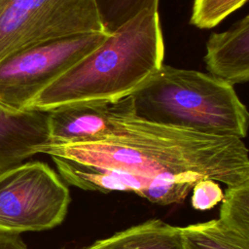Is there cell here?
Returning a JSON list of instances; mask_svg holds the SVG:
<instances>
[{"label": "cell", "mask_w": 249, "mask_h": 249, "mask_svg": "<svg viewBox=\"0 0 249 249\" xmlns=\"http://www.w3.org/2000/svg\"><path fill=\"white\" fill-rule=\"evenodd\" d=\"M185 249H249V233L213 219L181 227Z\"/></svg>", "instance_id": "obj_12"}, {"label": "cell", "mask_w": 249, "mask_h": 249, "mask_svg": "<svg viewBox=\"0 0 249 249\" xmlns=\"http://www.w3.org/2000/svg\"><path fill=\"white\" fill-rule=\"evenodd\" d=\"M40 154L152 178L211 179L227 188L249 184V153L241 138L147 121L136 115L130 94L113 100L111 131L103 140L47 144Z\"/></svg>", "instance_id": "obj_1"}, {"label": "cell", "mask_w": 249, "mask_h": 249, "mask_svg": "<svg viewBox=\"0 0 249 249\" xmlns=\"http://www.w3.org/2000/svg\"><path fill=\"white\" fill-rule=\"evenodd\" d=\"M105 30L108 33L146 10L159 11V0H95Z\"/></svg>", "instance_id": "obj_13"}, {"label": "cell", "mask_w": 249, "mask_h": 249, "mask_svg": "<svg viewBox=\"0 0 249 249\" xmlns=\"http://www.w3.org/2000/svg\"><path fill=\"white\" fill-rule=\"evenodd\" d=\"M108 33L95 0H0V62L56 39Z\"/></svg>", "instance_id": "obj_4"}, {"label": "cell", "mask_w": 249, "mask_h": 249, "mask_svg": "<svg viewBox=\"0 0 249 249\" xmlns=\"http://www.w3.org/2000/svg\"><path fill=\"white\" fill-rule=\"evenodd\" d=\"M0 249H28L19 234L0 231Z\"/></svg>", "instance_id": "obj_17"}, {"label": "cell", "mask_w": 249, "mask_h": 249, "mask_svg": "<svg viewBox=\"0 0 249 249\" xmlns=\"http://www.w3.org/2000/svg\"><path fill=\"white\" fill-rule=\"evenodd\" d=\"M58 175L65 182L85 191L132 192L152 203L165 201L168 181L144 175L79 165L58 158H52Z\"/></svg>", "instance_id": "obj_7"}, {"label": "cell", "mask_w": 249, "mask_h": 249, "mask_svg": "<svg viewBox=\"0 0 249 249\" xmlns=\"http://www.w3.org/2000/svg\"><path fill=\"white\" fill-rule=\"evenodd\" d=\"M163 58L159 11H143L45 88L26 110L48 112L72 103L123 98L148 81Z\"/></svg>", "instance_id": "obj_2"}, {"label": "cell", "mask_w": 249, "mask_h": 249, "mask_svg": "<svg viewBox=\"0 0 249 249\" xmlns=\"http://www.w3.org/2000/svg\"><path fill=\"white\" fill-rule=\"evenodd\" d=\"M137 116L207 134L244 138L249 115L232 85L162 64L130 94Z\"/></svg>", "instance_id": "obj_3"}, {"label": "cell", "mask_w": 249, "mask_h": 249, "mask_svg": "<svg viewBox=\"0 0 249 249\" xmlns=\"http://www.w3.org/2000/svg\"><path fill=\"white\" fill-rule=\"evenodd\" d=\"M204 62L209 74L231 85L249 80V16L228 30L212 33L206 42Z\"/></svg>", "instance_id": "obj_10"}, {"label": "cell", "mask_w": 249, "mask_h": 249, "mask_svg": "<svg viewBox=\"0 0 249 249\" xmlns=\"http://www.w3.org/2000/svg\"><path fill=\"white\" fill-rule=\"evenodd\" d=\"M221 202L219 219L242 232L249 233V184L227 188Z\"/></svg>", "instance_id": "obj_14"}, {"label": "cell", "mask_w": 249, "mask_h": 249, "mask_svg": "<svg viewBox=\"0 0 249 249\" xmlns=\"http://www.w3.org/2000/svg\"><path fill=\"white\" fill-rule=\"evenodd\" d=\"M247 0H195L190 23L200 29L218 25Z\"/></svg>", "instance_id": "obj_15"}, {"label": "cell", "mask_w": 249, "mask_h": 249, "mask_svg": "<svg viewBox=\"0 0 249 249\" xmlns=\"http://www.w3.org/2000/svg\"><path fill=\"white\" fill-rule=\"evenodd\" d=\"M224 197V191L220 184L211 179H201L192 190L191 203L193 208L199 211L212 209Z\"/></svg>", "instance_id": "obj_16"}, {"label": "cell", "mask_w": 249, "mask_h": 249, "mask_svg": "<svg viewBox=\"0 0 249 249\" xmlns=\"http://www.w3.org/2000/svg\"><path fill=\"white\" fill-rule=\"evenodd\" d=\"M50 142L48 114L0 104V173L22 163Z\"/></svg>", "instance_id": "obj_9"}, {"label": "cell", "mask_w": 249, "mask_h": 249, "mask_svg": "<svg viewBox=\"0 0 249 249\" xmlns=\"http://www.w3.org/2000/svg\"><path fill=\"white\" fill-rule=\"evenodd\" d=\"M112 102L113 100L78 102L48 111V144L63 145L103 140L111 131Z\"/></svg>", "instance_id": "obj_8"}, {"label": "cell", "mask_w": 249, "mask_h": 249, "mask_svg": "<svg viewBox=\"0 0 249 249\" xmlns=\"http://www.w3.org/2000/svg\"><path fill=\"white\" fill-rule=\"evenodd\" d=\"M85 249H185L181 227L151 219L96 240Z\"/></svg>", "instance_id": "obj_11"}, {"label": "cell", "mask_w": 249, "mask_h": 249, "mask_svg": "<svg viewBox=\"0 0 249 249\" xmlns=\"http://www.w3.org/2000/svg\"><path fill=\"white\" fill-rule=\"evenodd\" d=\"M110 33L74 35L18 52L0 62V104L15 111L97 48Z\"/></svg>", "instance_id": "obj_6"}, {"label": "cell", "mask_w": 249, "mask_h": 249, "mask_svg": "<svg viewBox=\"0 0 249 249\" xmlns=\"http://www.w3.org/2000/svg\"><path fill=\"white\" fill-rule=\"evenodd\" d=\"M71 201L69 189L47 163L29 161L0 173V231L19 234L60 225Z\"/></svg>", "instance_id": "obj_5"}, {"label": "cell", "mask_w": 249, "mask_h": 249, "mask_svg": "<svg viewBox=\"0 0 249 249\" xmlns=\"http://www.w3.org/2000/svg\"><path fill=\"white\" fill-rule=\"evenodd\" d=\"M84 249H85V248H84Z\"/></svg>", "instance_id": "obj_18"}]
</instances>
